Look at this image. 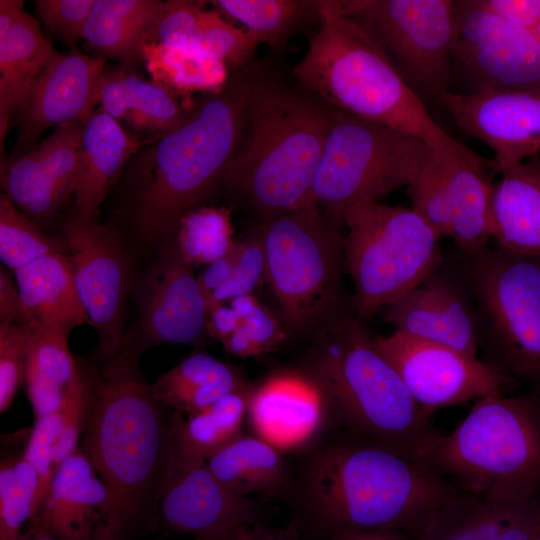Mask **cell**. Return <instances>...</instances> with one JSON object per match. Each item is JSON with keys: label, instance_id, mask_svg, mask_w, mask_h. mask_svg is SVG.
<instances>
[{"label": "cell", "instance_id": "obj_32", "mask_svg": "<svg viewBox=\"0 0 540 540\" xmlns=\"http://www.w3.org/2000/svg\"><path fill=\"white\" fill-rule=\"evenodd\" d=\"M164 4L158 0H94L82 38L108 56L125 61L142 57Z\"/></svg>", "mask_w": 540, "mask_h": 540}, {"label": "cell", "instance_id": "obj_47", "mask_svg": "<svg viewBox=\"0 0 540 540\" xmlns=\"http://www.w3.org/2000/svg\"><path fill=\"white\" fill-rule=\"evenodd\" d=\"M94 0H37V12L57 37L69 44L82 38Z\"/></svg>", "mask_w": 540, "mask_h": 540}, {"label": "cell", "instance_id": "obj_14", "mask_svg": "<svg viewBox=\"0 0 540 540\" xmlns=\"http://www.w3.org/2000/svg\"><path fill=\"white\" fill-rule=\"evenodd\" d=\"M61 239L72 263L74 282L89 324L98 334L105 364L126 330L127 302L135 277L128 244L117 228L75 213L63 225Z\"/></svg>", "mask_w": 540, "mask_h": 540}, {"label": "cell", "instance_id": "obj_23", "mask_svg": "<svg viewBox=\"0 0 540 540\" xmlns=\"http://www.w3.org/2000/svg\"><path fill=\"white\" fill-rule=\"evenodd\" d=\"M109 506L107 488L79 446L58 468L30 527L59 540H92Z\"/></svg>", "mask_w": 540, "mask_h": 540}, {"label": "cell", "instance_id": "obj_44", "mask_svg": "<svg viewBox=\"0 0 540 540\" xmlns=\"http://www.w3.org/2000/svg\"><path fill=\"white\" fill-rule=\"evenodd\" d=\"M28 357V331L18 323L0 324V412L12 406L19 387L25 382Z\"/></svg>", "mask_w": 540, "mask_h": 540}, {"label": "cell", "instance_id": "obj_17", "mask_svg": "<svg viewBox=\"0 0 540 540\" xmlns=\"http://www.w3.org/2000/svg\"><path fill=\"white\" fill-rule=\"evenodd\" d=\"M416 402L428 413L503 393L511 381L479 358L393 331L374 338Z\"/></svg>", "mask_w": 540, "mask_h": 540}, {"label": "cell", "instance_id": "obj_48", "mask_svg": "<svg viewBox=\"0 0 540 540\" xmlns=\"http://www.w3.org/2000/svg\"><path fill=\"white\" fill-rule=\"evenodd\" d=\"M259 354L275 351L285 340V333L274 316L260 302L241 320Z\"/></svg>", "mask_w": 540, "mask_h": 540}, {"label": "cell", "instance_id": "obj_15", "mask_svg": "<svg viewBox=\"0 0 540 540\" xmlns=\"http://www.w3.org/2000/svg\"><path fill=\"white\" fill-rule=\"evenodd\" d=\"M452 56L471 91L540 90V41L478 0L454 1Z\"/></svg>", "mask_w": 540, "mask_h": 540}, {"label": "cell", "instance_id": "obj_30", "mask_svg": "<svg viewBox=\"0 0 540 540\" xmlns=\"http://www.w3.org/2000/svg\"><path fill=\"white\" fill-rule=\"evenodd\" d=\"M151 387L157 400L185 417L226 394L253 389L234 366L204 352L191 354L159 375Z\"/></svg>", "mask_w": 540, "mask_h": 540}, {"label": "cell", "instance_id": "obj_8", "mask_svg": "<svg viewBox=\"0 0 540 540\" xmlns=\"http://www.w3.org/2000/svg\"><path fill=\"white\" fill-rule=\"evenodd\" d=\"M454 257L475 301L483 361L540 386V257L489 245Z\"/></svg>", "mask_w": 540, "mask_h": 540}, {"label": "cell", "instance_id": "obj_25", "mask_svg": "<svg viewBox=\"0 0 540 540\" xmlns=\"http://www.w3.org/2000/svg\"><path fill=\"white\" fill-rule=\"evenodd\" d=\"M141 141L100 107L84 123L75 190L76 213L97 219L106 194Z\"/></svg>", "mask_w": 540, "mask_h": 540}, {"label": "cell", "instance_id": "obj_36", "mask_svg": "<svg viewBox=\"0 0 540 540\" xmlns=\"http://www.w3.org/2000/svg\"><path fill=\"white\" fill-rule=\"evenodd\" d=\"M142 58L155 83L177 95L216 92L230 75L227 66L220 61L153 41L145 44Z\"/></svg>", "mask_w": 540, "mask_h": 540}, {"label": "cell", "instance_id": "obj_13", "mask_svg": "<svg viewBox=\"0 0 540 540\" xmlns=\"http://www.w3.org/2000/svg\"><path fill=\"white\" fill-rule=\"evenodd\" d=\"M137 315L126 328L114 355L103 364V376L138 365L150 349L166 344H199L206 334L208 306L193 267L173 240L135 277L132 295Z\"/></svg>", "mask_w": 540, "mask_h": 540}, {"label": "cell", "instance_id": "obj_5", "mask_svg": "<svg viewBox=\"0 0 540 540\" xmlns=\"http://www.w3.org/2000/svg\"><path fill=\"white\" fill-rule=\"evenodd\" d=\"M291 76L331 107L436 150L451 151L460 143L434 121L387 54L342 12L340 1L324 0L321 21Z\"/></svg>", "mask_w": 540, "mask_h": 540}, {"label": "cell", "instance_id": "obj_43", "mask_svg": "<svg viewBox=\"0 0 540 540\" xmlns=\"http://www.w3.org/2000/svg\"><path fill=\"white\" fill-rule=\"evenodd\" d=\"M266 279V261L259 235L235 242V265L231 279L206 299L208 309L252 292Z\"/></svg>", "mask_w": 540, "mask_h": 540}, {"label": "cell", "instance_id": "obj_18", "mask_svg": "<svg viewBox=\"0 0 540 540\" xmlns=\"http://www.w3.org/2000/svg\"><path fill=\"white\" fill-rule=\"evenodd\" d=\"M394 331L478 358L475 301L455 257L445 259L416 287L384 308Z\"/></svg>", "mask_w": 540, "mask_h": 540}, {"label": "cell", "instance_id": "obj_54", "mask_svg": "<svg viewBox=\"0 0 540 540\" xmlns=\"http://www.w3.org/2000/svg\"><path fill=\"white\" fill-rule=\"evenodd\" d=\"M525 29L540 41V0H530Z\"/></svg>", "mask_w": 540, "mask_h": 540}, {"label": "cell", "instance_id": "obj_29", "mask_svg": "<svg viewBox=\"0 0 540 540\" xmlns=\"http://www.w3.org/2000/svg\"><path fill=\"white\" fill-rule=\"evenodd\" d=\"M38 20L25 10L0 34V142L11 120L24 113L33 86L54 52Z\"/></svg>", "mask_w": 540, "mask_h": 540}, {"label": "cell", "instance_id": "obj_51", "mask_svg": "<svg viewBox=\"0 0 540 540\" xmlns=\"http://www.w3.org/2000/svg\"><path fill=\"white\" fill-rule=\"evenodd\" d=\"M241 326V320L229 306L217 304L208 309L206 334L220 342Z\"/></svg>", "mask_w": 540, "mask_h": 540}, {"label": "cell", "instance_id": "obj_19", "mask_svg": "<svg viewBox=\"0 0 540 540\" xmlns=\"http://www.w3.org/2000/svg\"><path fill=\"white\" fill-rule=\"evenodd\" d=\"M438 100L464 133L491 148L498 173L540 151V90L448 91Z\"/></svg>", "mask_w": 540, "mask_h": 540}, {"label": "cell", "instance_id": "obj_3", "mask_svg": "<svg viewBox=\"0 0 540 540\" xmlns=\"http://www.w3.org/2000/svg\"><path fill=\"white\" fill-rule=\"evenodd\" d=\"M268 68L252 61L231 71L220 90L202 94L180 126L144 151L130 211L141 240L171 241L181 217L221 184L243 141L251 95Z\"/></svg>", "mask_w": 540, "mask_h": 540}, {"label": "cell", "instance_id": "obj_2", "mask_svg": "<svg viewBox=\"0 0 540 540\" xmlns=\"http://www.w3.org/2000/svg\"><path fill=\"white\" fill-rule=\"evenodd\" d=\"M174 411L155 397L139 365L97 372L80 448L107 488L109 510L92 540H138L160 528Z\"/></svg>", "mask_w": 540, "mask_h": 540}, {"label": "cell", "instance_id": "obj_42", "mask_svg": "<svg viewBox=\"0 0 540 540\" xmlns=\"http://www.w3.org/2000/svg\"><path fill=\"white\" fill-rule=\"evenodd\" d=\"M97 370L81 363L80 372L67 388L58 408L61 425L54 445V460L58 470L62 462L79 447L95 393Z\"/></svg>", "mask_w": 540, "mask_h": 540}, {"label": "cell", "instance_id": "obj_22", "mask_svg": "<svg viewBox=\"0 0 540 540\" xmlns=\"http://www.w3.org/2000/svg\"><path fill=\"white\" fill-rule=\"evenodd\" d=\"M540 529V495L501 501L456 489L413 534L415 540H532Z\"/></svg>", "mask_w": 540, "mask_h": 540}, {"label": "cell", "instance_id": "obj_55", "mask_svg": "<svg viewBox=\"0 0 540 540\" xmlns=\"http://www.w3.org/2000/svg\"><path fill=\"white\" fill-rule=\"evenodd\" d=\"M391 532H353L345 533L327 540H393Z\"/></svg>", "mask_w": 540, "mask_h": 540}, {"label": "cell", "instance_id": "obj_31", "mask_svg": "<svg viewBox=\"0 0 540 540\" xmlns=\"http://www.w3.org/2000/svg\"><path fill=\"white\" fill-rule=\"evenodd\" d=\"M206 462L220 484L238 497L276 498L291 475L287 456L253 434L244 433Z\"/></svg>", "mask_w": 540, "mask_h": 540}, {"label": "cell", "instance_id": "obj_33", "mask_svg": "<svg viewBox=\"0 0 540 540\" xmlns=\"http://www.w3.org/2000/svg\"><path fill=\"white\" fill-rule=\"evenodd\" d=\"M28 331L26 394L35 418L56 411L81 363L69 348V335L48 327L25 325Z\"/></svg>", "mask_w": 540, "mask_h": 540}, {"label": "cell", "instance_id": "obj_35", "mask_svg": "<svg viewBox=\"0 0 540 540\" xmlns=\"http://www.w3.org/2000/svg\"><path fill=\"white\" fill-rule=\"evenodd\" d=\"M31 429L2 439L0 461V540H15L35 516L38 478L25 456Z\"/></svg>", "mask_w": 540, "mask_h": 540}, {"label": "cell", "instance_id": "obj_16", "mask_svg": "<svg viewBox=\"0 0 540 540\" xmlns=\"http://www.w3.org/2000/svg\"><path fill=\"white\" fill-rule=\"evenodd\" d=\"M272 509L253 497L226 490L206 459L183 444L175 412L171 455L159 507L160 528L192 537L226 533L243 525L270 523Z\"/></svg>", "mask_w": 540, "mask_h": 540}, {"label": "cell", "instance_id": "obj_11", "mask_svg": "<svg viewBox=\"0 0 540 540\" xmlns=\"http://www.w3.org/2000/svg\"><path fill=\"white\" fill-rule=\"evenodd\" d=\"M343 226L316 206L266 217L262 225L266 280L296 329L316 322L336 301L344 264Z\"/></svg>", "mask_w": 540, "mask_h": 540}, {"label": "cell", "instance_id": "obj_26", "mask_svg": "<svg viewBox=\"0 0 540 540\" xmlns=\"http://www.w3.org/2000/svg\"><path fill=\"white\" fill-rule=\"evenodd\" d=\"M100 108L140 141L153 143L180 126L188 117L178 95L122 69L105 68Z\"/></svg>", "mask_w": 540, "mask_h": 540}, {"label": "cell", "instance_id": "obj_20", "mask_svg": "<svg viewBox=\"0 0 540 540\" xmlns=\"http://www.w3.org/2000/svg\"><path fill=\"white\" fill-rule=\"evenodd\" d=\"M106 62L77 50L54 51L38 76L27 107L18 120L13 157L32 150L51 127L85 123L100 103Z\"/></svg>", "mask_w": 540, "mask_h": 540}, {"label": "cell", "instance_id": "obj_10", "mask_svg": "<svg viewBox=\"0 0 540 540\" xmlns=\"http://www.w3.org/2000/svg\"><path fill=\"white\" fill-rule=\"evenodd\" d=\"M430 147L333 108L312 186V206L342 220L351 208L407 187Z\"/></svg>", "mask_w": 540, "mask_h": 540}, {"label": "cell", "instance_id": "obj_57", "mask_svg": "<svg viewBox=\"0 0 540 540\" xmlns=\"http://www.w3.org/2000/svg\"><path fill=\"white\" fill-rule=\"evenodd\" d=\"M245 526L236 527L224 534L226 540H249L245 532Z\"/></svg>", "mask_w": 540, "mask_h": 540}, {"label": "cell", "instance_id": "obj_9", "mask_svg": "<svg viewBox=\"0 0 540 540\" xmlns=\"http://www.w3.org/2000/svg\"><path fill=\"white\" fill-rule=\"evenodd\" d=\"M342 220L344 264L360 317L399 300L446 257L442 238L411 207L371 201L351 208Z\"/></svg>", "mask_w": 540, "mask_h": 540}, {"label": "cell", "instance_id": "obj_6", "mask_svg": "<svg viewBox=\"0 0 540 540\" xmlns=\"http://www.w3.org/2000/svg\"><path fill=\"white\" fill-rule=\"evenodd\" d=\"M320 388L331 424L420 454L437 432L361 323L340 315L314 338L301 369Z\"/></svg>", "mask_w": 540, "mask_h": 540}, {"label": "cell", "instance_id": "obj_28", "mask_svg": "<svg viewBox=\"0 0 540 540\" xmlns=\"http://www.w3.org/2000/svg\"><path fill=\"white\" fill-rule=\"evenodd\" d=\"M491 240L497 247L540 257V161L501 173L491 201Z\"/></svg>", "mask_w": 540, "mask_h": 540}, {"label": "cell", "instance_id": "obj_46", "mask_svg": "<svg viewBox=\"0 0 540 540\" xmlns=\"http://www.w3.org/2000/svg\"><path fill=\"white\" fill-rule=\"evenodd\" d=\"M203 11L202 5L196 1H165L162 14L149 41L194 51Z\"/></svg>", "mask_w": 540, "mask_h": 540}, {"label": "cell", "instance_id": "obj_53", "mask_svg": "<svg viewBox=\"0 0 540 540\" xmlns=\"http://www.w3.org/2000/svg\"><path fill=\"white\" fill-rule=\"evenodd\" d=\"M23 1H0V34L6 33L23 13Z\"/></svg>", "mask_w": 540, "mask_h": 540}, {"label": "cell", "instance_id": "obj_56", "mask_svg": "<svg viewBox=\"0 0 540 540\" xmlns=\"http://www.w3.org/2000/svg\"><path fill=\"white\" fill-rule=\"evenodd\" d=\"M15 540H59V539L44 531L30 528V530L25 535L21 534Z\"/></svg>", "mask_w": 540, "mask_h": 540}, {"label": "cell", "instance_id": "obj_24", "mask_svg": "<svg viewBox=\"0 0 540 540\" xmlns=\"http://www.w3.org/2000/svg\"><path fill=\"white\" fill-rule=\"evenodd\" d=\"M497 169L493 160L462 143L448 153L446 193L451 210L450 239L460 252H472L491 240V201Z\"/></svg>", "mask_w": 540, "mask_h": 540}, {"label": "cell", "instance_id": "obj_58", "mask_svg": "<svg viewBox=\"0 0 540 540\" xmlns=\"http://www.w3.org/2000/svg\"><path fill=\"white\" fill-rule=\"evenodd\" d=\"M225 533L223 534H217V535H208V536H197L193 537L192 540H226Z\"/></svg>", "mask_w": 540, "mask_h": 540}, {"label": "cell", "instance_id": "obj_7", "mask_svg": "<svg viewBox=\"0 0 540 540\" xmlns=\"http://www.w3.org/2000/svg\"><path fill=\"white\" fill-rule=\"evenodd\" d=\"M420 457L461 491L501 501L540 495V400L493 394L478 399Z\"/></svg>", "mask_w": 540, "mask_h": 540}, {"label": "cell", "instance_id": "obj_45", "mask_svg": "<svg viewBox=\"0 0 540 540\" xmlns=\"http://www.w3.org/2000/svg\"><path fill=\"white\" fill-rule=\"evenodd\" d=\"M60 425L59 409L45 416L35 418L26 445L25 456L34 467L38 478L34 518L40 512L57 472L54 460V445Z\"/></svg>", "mask_w": 540, "mask_h": 540}, {"label": "cell", "instance_id": "obj_37", "mask_svg": "<svg viewBox=\"0 0 540 540\" xmlns=\"http://www.w3.org/2000/svg\"><path fill=\"white\" fill-rule=\"evenodd\" d=\"M252 392V391H251ZM251 392H233L189 416L175 412L181 440L199 457L213 454L242 436Z\"/></svg>", "mask_w": 540, "mask_h": 540}, {"label": "cell", "instance_id": "obj_41", "mask_svg": "<svg viewBox=\"0 0 540 540\" xmlns=\"http://www.w3.org/2000/svg\"><path fill=\"white\" fill-rule=\"evenodd\" d=\"M258 45L253 34L224 20L217 11L204 9L194 52L220 61L233 71L253 61Z\"/></svg>", "mask_w": 540, "mask_h": 540}, {"label": "cell", "instance_id": "obj_27", "mask_svg": "<svg viewBox=\"0 0 540 540\" xmlns=\"http://www.w3.org/2000/svg\"><path fill=\"white\" fill-rule=\"evenodd\" d=\"M13 274L28 325L48 327L70 336L75 327L89 323L67 253L47 254Z\"/></svg>", "mask_w": 540, "mask_h": 540}, {"label": "cell", "instance_id": "obj_52", "mask_svg": "<svg viewBox=\"0 0 540 540\" xmlns=\"http://www.w3.org/2000/svg\"><path fill=\"white\" fill-rule=\"evenodd\" d=\"M221 343L226 352L241 358L259 356V351L242 325Z\"/></svg>", "mask_w": 540, "mask_h": 540}, {"label": "cell", "instance_id": "obj_34", "mask_svg": "<svg viewBox=\"0 0 540 540\" xmlns=\"http://www.w3.org/2000/svg\"><path fill=\"white\" fill-rule=\"evenodd\" d=\"M219 11L241 23L272 49L311 25H319L324 0H216Z\"/></svg>", "mask_w": 540, "mask_h": 540}, {"label": "cell", "instance_id": "obj_4", "mask_svg": "<svg viewBox=\"0 0 540 540\" xmlns=\"http://www.w3.org/2000/svg\"><path fill=\"white\" fill-rule=\"evenodd\" d=\"M332 110L268 69L251 95L243 141L221 184L266 217L311 207Z\"/></svg>", "mask_w": 540, "mask_h": 540}, {"label": "cell", "instance_id": "obj_21", "mask_svg": "<svg viewBox=\"0 0 540 540\" xmlns=\"http://www.w3.org/2000/svg\"><path fill=\"white\" fill-rule=\"evenodd\" d=\"M247 421L253 435L285 455L331 424L320 388L303 370L273 374L253 387Z\"/></svg>", "mask_w": 540, "mask_h": 540}, {"label": "cell", "instance_id": "obj_50", "mask_svg": "<svg viewBox=\"0 0 540 540\" xmlns=\"http://www.w3.org/2000/svg\"><path fill=\"white\" fill-rule=\"evenodd\" d=\"M235 245L225 256L206 265V268L197 276L199 288L205 299L217 288L227 283L234 272Z\"/></svg>", "mask_w": 540, "mask_h": 540}, {"label": "cell", "instance_id": "obj_59", "mask_svg": "<svg viewBox=\"0 0 540 540\" xmlns=\"http://www.w3.org/2000/svg\"><path fill=\"white\" fill-rule=\"evenodd\" d=\"M532 540H540V529Z\"/></svg>", "mask_w": 540, "mask_h": 540}, {"label": "cell", "instance_id": "obj_1", "mask_svg": "<svg viewBox=\"0 0 540 540\" xmlns=\"http://www.w3.org/2000/svg\"><path fill=\"white\" fill-rule=\"evenodd\" d=\"M286 456L291 475L275 499L310 540L413 535L457 489L418 454L334 424Z\"/></svg>", "mask_w": 540, "mask_h": 540}, {"label": "cell", "instance_id": "obj_39", "mask_svg": "<svg viewBox=\"0 0 540 540\" xmlns=\"http://www.w3.org/2000/svg\"><path fill=\"white\" fill-rule=\"evenodd\" d=\"M51 253H67L64 241L46 234L42 227L0 194V258L14 272Z\"/></svg>", "mask_w": 540, "mask_h": 540}, {"label": "cell", "instance_id": "obj_12", "mask_svg": "<svg viewBox=\"0 0 540 540\" xmlns=\"http://www.w3.org/2000/svg\"><path fill=\"white\" fill-rule=\"evenodd\" d=\"M354 20L387 54L419 95L447 93L452 78L454 1L342 0Z\"/></svg>", "mask_w": 540, "mask_h": 540}, {"label": "cell", "instance_id": "obj_49", "mask_svg": "<svg viewBox=\"0 0 540 540\" xmlns=\"http://www.w3.org/2000/svg\"><path fill=\"white\" fill-rule=\"evenodd\" d=\"M18 323L28 325V317L22 303L16 281L9 272L0 268V324Z\"/></svg>", "mask_w": 540, "mask_h": 540}, {"label": "cell", "instance_id": "obj_40", "mask_svg": "<svg viewBox=\"0 0 540 540\" xmlns=\"http://www.w3.org/2000/svg\"><path fill=\"white\" fill-rule=\"evenodd\" d=\"M449 152H442L430 147L407 185L411 208L441 238H450L452 227L451 210L446 193L447 156Z\"/></svg>", "mask_w": 540, "mask_h": 540}, {"label": "cell", "instance_id": "obj_38", "mask_svg": "<svg viewBox=\"0 0 540 540\" xmlns=\"http://www.w3.org/2000/svg\"><path fill=\"white\" fill-rule=\"evenodd\" d=\"M230 210L199 206L178 222L174 241L184 260L192 267L209 265L228 254L235 245Z\"/></svg>", "mask_w": 540, "mask_h": 540}]
</instances>
